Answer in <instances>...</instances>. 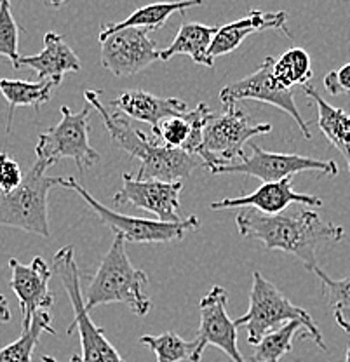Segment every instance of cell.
<instances>
[{
  "mask_svg": "<svg viewBox=\"0 0 350 362\" xmlns=\"http://www.w3.org/2000/svg\"><path fill=\"white\" fill-rule=\"evenodd\" d=\"M54 274L62 281L63 288L70 298L71 308H74V322L70 324L66 333L71 334L77 331L81 338L82 357L81 362H126L124 357L117 352V349L105 337V331L98 327L91 319L86 298L82 293V275L75 262V247L65 246L52 256Z\"/></svg>",
  "mask_w": 350,
  "mask_h": 362,
  "instance_id": "5b68a950",
  "label": "cell"
},
{
  "mask_svg": "<svg viewBox=\"0 0 350 362\" xmlns=\"http://www.w3.org/2000/svg\"><path fill=\"white\" fill-rule=\"evenodd\" d=\"M300 329L303 331L305 338L303 322L291 320V322L284 324L279 329L265 334L259 339V343L255 345L250 362H281L282 357L293 350V338L300 333Z\"/></svg>",
  "mask_w": 350,
  "mask_h": 362,
  "instance_id": "484cf974",
  "label": "cell"
},
{
  "mask_svg": "<svg viewBox=\"0 0 350 362\" xmlns=\"http://www.w3.org/2000/svg\"><path fill=\"white\" fill-rule=\"evenodd\" d=\"M183 181L138 180L136 176L124 173L122 188L114 195L115 206H131L152 213L161 221H180V195Z\"/></svg>",
  "mask_w": 350,
  "mask_h": 362,
  "instance_id": "5bb4252c",
  "label": "cell"
},
{
  "mask_svg": "<svg viewBox=\"0 0 350 362\" xmlns=\"http://www.w3.org/2000/svg\"><path fill=\"white\" fill-rule=\"evenodd\" d=\"M228 293L221 286H214L199 303V324L197 337V352H195V362L201 361L206 346L213 345L227 354L232 362H247L240 354L237 345V324L228 317L227 312Z\"/></svg>",
  "mask_w": 350,
  "mask_h": 362,
  "instance_id": "4fadbf2b",
  "label": "cell"
},
{
  "mask_svg": "<svg viewBox=\"0 0 350 362\" xmlns=\"http://www.w3.org/2000/svg\"><path fill=\"white\" fill-rule=\"evenodd\" d=\"M302 88L305 94L317 105L319 129L326 136L327 141L345 157L350 171V115L342 108L333 107L326 100H322L321 94L312 84H305Z\"/></svg>",
  "mask_w": 350,
  "mask_h": 362,
  "instance_id": "603a6c76",
  "label": "cell"
},
{
  "mask_svg": "<svg viewBox=\"0 0 350 362\" xmlns=\"http://www.w3.org/2000/svg\"><path fill=\"white\" fill-rule=\"evenodd\" d=\"M59 185L70 190L77 192L84 202L89 204V207L100 216L108 228L114 232V235L122 237L126 243H141V244H164L173 243V240H182L183 235L192 230H197L201 221L197 216H188L180 221H161V220H145V218L126 216L110 207L103 206L78 183L77 180L71 178H59Z\"/></svg>",
  "mask_w": 350,
  "mask_h": 362,
  "instance_id": "ba28073f",
  "label": "cell"
},
{
  "mask_svg": "<svg viewBox=\"0 0 350 362\" xmlns=\"http://www.w3.org/2000/svg\"><path fill=\"white\" fill-rule=\"evenodd\" d=\"M265 30L282 32L288 39H291V33L288 30V14L284 11L263 13V11L253 9L247 13L246 18H240V20L218 28L213 44H211V58L214 59L218 56L231 54L247 37L253 35V33L265 32Z\"/></svg>",
  "mask_w": 350,
  "mask_h": 362,
  "instance_id": "e0dca14e",
  "label": "cell"
},
{
  "mask_svg": "<svg viewBox=\"0 0 350 362\" xmlns=\"http://www.w3.org/2000/svg\"><path fill=\"white\" fill-rule=\"evenodd\" d=\"M146 284L145 272L136 269L127 256L126 240L114 235V243L86 289V307L91 312L101 305L122 303L136 315L145 317L152 308V301L145 294Z\"/></svg>",
  "mask_w": 350,
  "mask_h": 362,
  "instance_id": "3957f363",
  "label": "cell"
},
{
  "mask_svg": "<svg viewBox=\"0 0 350 362\" xmlns=\"http://www.w3.org/2000/svg\"><path fill=\"white\" fill-rule=\"evenodd\" d=\"M314 274L325 284L327 305L333 312L334 320L350 337V277L331 279L319 267L314 270Z\"/></svg>",
  "mask_w": 350,
  "mask_h": 362,
  "instance_id": "f1b7e54d",
  "label": "cell"
},
{
  "mask_svg": "<svg viewBox=\"0 0 350 362\" xmlns=\"http://www.w3.org/2000/svg\"><path fill=\"white\" fill-rule=\"evenodd\" d=\"M250 148L251 156H246L243 160L233 162V164L221 165L209 173L211 175H225V173L247 175L262 180L263 183L281 181L303 171H319L329 176L338 175V164L334 160H319V158L295 156V153L267 152L257 143H250Z\"/></svg>",
  "mask_w": 350,
  "mask_h": 362,
  "instance_id": "30bf717a",
  "label": "cell"
},
{
  "mask_svg": "<svg viewBox=\"0 0 350 362\" xmlns=\"http://www.w3.org/2000/svg\"><path fill=\"white\" fill-rule=\"evenodd\" d=\"M18 44H20V26L13 16L11 0H0V56L9 59L14 70L21 68Z\"/></svg>",
  "mask_w": 350,
  "mask_h": 362,
  "instance_id": "f546056e",
  "label": "cell"
},
{
  "mask_svg": "<svg viewBox=\"0 0 350 362\" xmlns=\"http://www.w3.org/2000/svg\"><path fill=\"white\" fill-rule=\"evenodd\" d=\"M101 66L117 75L131 77L161 59V51L146 28H124L101 37Z\"/></svg>",
  "mask_w": 350,
  "mask_h": 362,
  "instance_id": "7c38bea8",
  "label": "cell"
},
{
  "mask_svg": "<svg viewBox=\"0 0 350 362\" xmlns=\"http://www.w3.org/2000/svg\"><path fill=\"white\" fill-rule=\"evenodd\" d=\"M322 84H325V89L331 96H340V94L350 93V63L340 66L338 70L326 74Z\"/></svg>",
  "mask_w": 350,
  "mask_h": 362,
  "instance_id": "1f68e13d",
  "label": "cell"
},
{
  "mask_svg": "<svg viewBox=\"0 0 350 362\" xmlns=\"http://www.w3.org/2000/svg\"><path fill=\"white\" fill-rule=\"evenodd\" d=\"M140 343L156 354L157 362H195V352H197L195 339L187 341L175 331L163 334H145L140 338Z\"/></svg>",
  "mask_w": 350,
  "mask_h": 362,
  "instance_id": "4316f807",
  "label": "cell"
},
{
  "mask_svg": "<svg viewBox=\"0 0 350 362\" xmlns=\"http://www.w3.org/2000/svg\"><path fill=\"white\" fill-rule=\"evenodd\" d=\"M291 204H303L308 207H321L322 201L317 195L298 194L293 190V176L281 181H270L263 183L253 194L240 195V197L223 199L211 204L213 211L221 209H244V207H253L265 214H281L288 209Z\"/></svg>",
  "mask_w": 350,
  "mask_h": 362,
  "instance_id": "2e32d148",
  "label": "cell"
},
{
  "mask_svg": "<svg viewBox=\"0 0 350 362\" xmlns=\"http://www.w3.org/2000/svg\"><path fill=\"white\" fill-rule=\"evenodd\" d=\"M11 272V289L18 296L21 308L23 322L21 326L26 327L32 322V317L39 310H49L54 303V296L49 291V281L52 272L44 258L35 256L30 265H23L16 258L9 259Z\"/></svg>",
  "mask_w": 350,
  "mask_h": 362,
  "instance_id": "9a60e30c",
  "label": "cell"
},
{
  "mask_svg": "<svg viewBox=\"0 0 350 362\" xmlns=\"http://www.w3.org/2000/svg\"><path fill=\"white\" fill-rule=\"evenodd\" d=\"M274 77L284 88L291 89L293 86H305L312 78L310 56L302 47H291L274 59Z\"/></svg>",
  "mask_w": 350,
  "mask_h": 362,
  "instance_id": "83f0119b",
  "label": "cell"
},
{
  "mask_svg": "<svg viewBox=\"0 0 350 362\" xmlns=\"http://www.w3.org/2000/svg\"><path fill=\"white\" fill-rule=\"evenodd\" d=\"M235 225L244 239H255L267 251L279 249L302 262L308 272L317 269V247L344 239L345 228L321 220L315 211L300 209L295 214H265L244 207L235 216Z\"/></svg>",
  "mask_w": 350,
  "mask_h": 362,
  "instance_id": "6da1fadb",
  "label": "cell"
},
{
  "mask_svg": "<svg viewBox=\"0 0 350 362\" xmlns=\"http://www.w3.org/2000/svg\"><path fill=\"white\" fill-rule=\"evenodd\" d=\"M21 66H30L35 70L40 81L51 78L56 86L62 84L63 77L70 71H78L82 68L78 56L71 51L59 33L47 32L44 35V49L35 56H21Z\"/></svg>",
  "mask_w": 350,
  "mask_h": 362,
  "instance_id": "ffe728a7",
  "label": "cell"
},
{
  "mask_svg": "<svg viewBox=\"0 0 350 362\" xmlns=\"http://www.w3.org/2000/svg\"><path fill=\"white\" fill-rule=\"evenodd\" d=\"M49 168V162L37 158L16 190L0 192V226H13L40 237L51 235L47 197L49 190L59 185V178L47 176Z\"/></svg>",
  "mask_w": 350,
  "mask_h": 362,
  "instance_id": "8992f818",
  "label": "cell"
},
{
  "mask_svg": "<svg viewBox=\"0 0 350 362\" xmlns=\"http://www.w3.org/2000/svg\"><path fill=\"white\" fill-rule=\"evenodd\" d=\"M100 90H86L84 98L100 113L105 127L110 134L112 145L129 153L131 158L140 160L138 180L180 181L185 180L199 168V156L188 153L182 148H169L159 139L148 138L143 131L134 127L124 113L112 112L101 101Z\"/></svg>",
  "mask_w": 350,
  "mask_h": 362,
  "instance_id": "7a4b0ae2",
  "label": "cell"
},
{
  "mask_svg": "<svg viewBox=\"0 0 350 362\" xmlns=\"http://www.w3.org/2000/svg\"><path fill=\"white\" fill-rule=\"evenodd\" d=\"M89 117L88 107L74 113L69 107H62V120L39 134L35 153L39 160H46L51 165L62 158H71L78 171L93 168L100 160V153L89 143Z\"/></svg>",
  "mask_w": 350,
  "mask_h": 362,
  "instance_id": "9c48e42d",
  "label": "cell"
},
{
  "mask_svg": "<svg viewBox=\"0 0 350 362\" xmlns=\"http://www.w3.org/2000/svg\"><path fill=\"white\" fill-rule=\"evenodd\" d=\"M291 320L303 322L305 338L312 339L321 350H326L322 333L319 331L317 324L308 315V312L291 303L288 296H284L272 282L263 277L262 272L255 270L253 286H251L250 293V308H247L246 315L235 320L237 327H246L247 341L251 345H257L265 334L279 329Z\"/></svg>",
  "mask_w": 350,
  "mask_h": 362,
  "instance_id": "277c9868",
  "label": "cell"
},
{
  "mask_svg": "<svg viewBox=\"0 0 350 362\" xmlns=\"http://www.w3.org/2000/svg\"><path fill=\"white\" fill-rule=\"evenodd\" d=\"M11 320V310H9V303H7L6 296L0 294V324H6Z\"/></svg>",
  "mask_w": 350,
  "mask_h": 362,
  "instance_id": "d6a6232c",
  "label": "cell"
},
{
  "mask_svg": "<svg viewBox=\"0 0 350 362\" xmlns=\"http://www.w3.org/2000/svg\"><path fill=\"white\" fill-rule=\"evenodd\" d=\"M42 362H59V361L51 356H42ZM69 362H81V356H71Z\"/></svg>",
  "mask_w": 350,
  "mask_h": 362,
  "instance_id": "836d02e7",
  "label": "cell"
},
{
  "mask_svg": "<svg viewBox=\"0 0 350 362\" xmlns=\"http://www.w3.org/2000/svg\"><path fill=\"white\" fill-rule=\"evenodd\" d=\"M204 4V0H175V2H157L148 4V6L140 7L134 13H131L126 20L119 23H107L101 26V32L98 39L107 37L110 33L119 32L124 28H146L150 32L153 30L163 28L165 21L173 16V14H182L192 7H199Z\"/></svg>",
  "mask_w": 350,
  "mask_h": 362,
  "instance_id": "7402d4cb",
  "label": "cell"
},
{
  "mask_svg": "<svg viewBox=\"0 0 350 362\" xmlns=\"http://www.w3.org/2000/svg\"><path fill=\"white\" fill-rule=\"evenodd\" d=\"M23 178L25 176L21 173L20 164L7 156L6 152L0 153V192L11 194V192L20 187Z\"/></svg>",
  "mask_w": 350,
  "mask_h": 362,
  "instance_id": "4dcf8cb0",
  "label": "cell"
},
{
  "mask_svg": "<svg viewBox=\"0 0 350 362\" xmlns=\"http://www.w3.org/2000/svg\"><path fill=\"white\" fill-rule=\"evenodd\" d=\"M56 88V82L51 78L44 81L28 82V81H13V78H0V93L6 98L7 107V133L13 126V117L16 108L32 107L33 110L39 112L44 103L51 100L52 89Z\"/></svg>",
  "mask_w": 350,
  "mask_h": 362,
  "instance_id": "cb8c5ba5",
  "label": "cell"
},
{
  "mask_svg": "<svg viewBox=\"0 0 350 362\" xmlns=\"http://www.w3.org/2000/svg\"><path fill=\"white\" fill-rule=\"evenodd\" d=\"M274 59L272 56L265 59L255 74L240 78L239 82L227 86L220 90V101L223 107L235 105L240 100H255L262 103H269L272 107H277L279 110L286 112L302 131L305 139H310L312 133L308 129V124L305 122L302 113L298 112V107L295 103L291 89L284 88L276 77H274Z\"/></svg>",
  "mask_w": 350,
  "mask_h": 362,
  "instance_id": "8fae6325",
  "label": "cell"
},
{
  "mask_svg": "<svg viewBox=\"0 0 350 362\" xmlns=\"http://www.w3.org/2000/svg\"><path fill=\"white\" fill-rule=\"evenodd\" d=\"M51 322V314L47 310L35 312L30 326L23 327L21 337L16 341L0 349V362H32L33 352H35L37 345H39L40 334H56Z\"/></svg>",
  "mask_w": 350,
  "mask_h": 362,
  "instance_id": "d4e9b609",
  "label": "cell"
},
{
  "mask_svg": "<svg viewBox=\"0 0 350 362\" xmlns=\"http://www.w3.org/2000/svg\"><path fill=\"white\" fill-rule=\"evenodd\" d=\"M211 115L213 112L208 105L199 103L194 110L164 119L159 126L152 129L153 136L169 148H182L197 156L202 136H204V127Z\"/></svg>",
  "mask_w": 350,
  "mask_h": 362,
  "instance_id": "ac0fdd59",
  "label": "cell"
},
{
  "mask_svg": "<svg viewBox=\"0 0 350 362\" xmlns=\"http://www.w3.org/2000/svg\"><path fill=\"white\" fill-rule=\"evenodd\" d=\"M46 2H47V6H51V7H54V9H58V7L65 6V4L69 2V0H46Z\"/></svg>",
  "mask_w": 350,
  "mask_h": 362,
  "instance_id": "e575fe53",
  "label": "cell"
},
{
  "mask_svg": "<svg viewBox=\"0 0 350 362\" xmlns=\"http://www.w3.org/2000/svg\"><path fill=\"white\" fill-rule=\"evenodd\" d=\"M272 131L270 124H255L246 112L235 105L223 107V112L211 115L204 127L202 143L197 150L202 168L208 171L233 164L246 157L244 145L251 138Z\"/></svg>",
  "mask_w": 350,
  "mask_h": 362,
  "instance_id": "52a82bcc",
  "label": "cell"
},
{
  "mask_svg": "<svg viewBox=\"0 0 350 362\" xmlns=\"http://www.w3.org/2000/svg\"><path fill=\"white\" fill-rule=\"evenodd\" d=\"M345 362H350V345H349V349H347V357H345Z\"/></svg>",
  "mask_w": 350,
  "mask_h": 362,
  "instance_id": "d590c367",
  "label": "cell"
},
{
  "mask_svg": "<svg viewBox=\"0 0 350 362\" xmlns=\"http://www.w3.org/2000/svg\"><path fill=\"white\" fill-rule=\"evenodd\" d=\"M112 107L131 119L150 124L152 129L168 117L188 112L185 101L178 98H161L146 90H124L112 101Z\"/></svg>",
  "mask_w": 350,
  "mask_h": 362,
  "instance_id": "d6986e66",
  "label": "cell"
},
{
  "mask_svg": "<svg viewBox=\"0 0 350 362\" xmlns=\"http://www.w3.org/2000/svg\"><path fill=\"white\" fill-rule=\"evenodd\" d=\"M218 28L220 26H208L202 23H183L175 40L161 51V59L168 62L175 56L185 54L197 65L214 68V59L211 58L209 51Z\"/></svg>",
  "mask_w": 350,
  "mask_h": 362,
  "instance_id": "44dd1931",
  "label": "cell"
}]
</instances>
